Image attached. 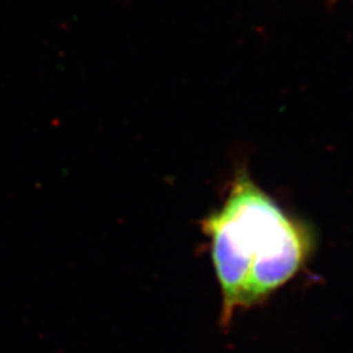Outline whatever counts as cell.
I'll return each instance as SVG.
<instances>
[{
	"label": "cell",
	"mask_w": 353,
	"mask_h": 353,
	"mask_svg": "<svg viewBox=\"0 0 353 353\" xmlns=\"http://www.w3.org/2000/svg\"><path fill=\"white\" fill-rule=\"evenodd\" d=\"M202 229L211 242L224 325L237 310L288 283L313 249L307 228L290 219L245 172L234 178L223 205L203 220Z\"/></svg>",
	"instance_id": "6da1fadb"
},
{
	"label": "cell",
	"mask_w": 353,
	"mask_h": 353,
	"mask_svg": "<svg viewBox=\"0 0 353 353\" xmlns=\"http://www.w3.org/2000/svg\"><path fill=\"white\" fill-rule=\"evenodd\" d=\"M328 1H334V0H328Z\"/></svg>",
	"instance_id": "7a4b0ae2"
}]
</instances>
